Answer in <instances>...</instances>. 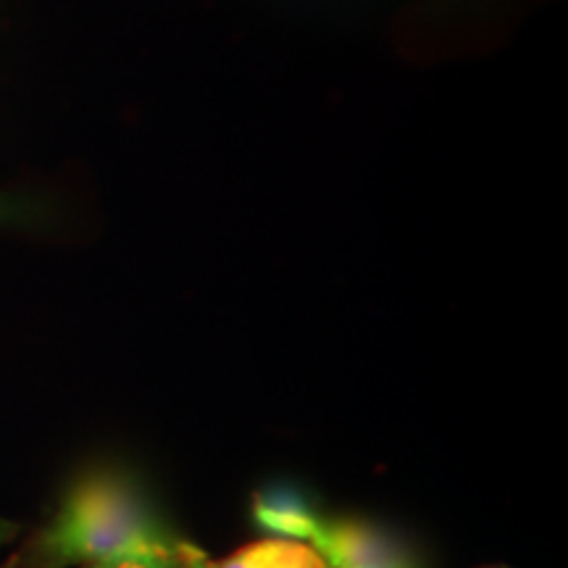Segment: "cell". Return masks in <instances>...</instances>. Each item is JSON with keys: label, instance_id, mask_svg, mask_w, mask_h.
Here are the masks:
<instances>
[{"label": "cell", "instance_id": "cell-1", "mask_svg": "<svg viewBox=\"0 0 568 568\" xmlns=\"http://www.w3.org/2000/svg\"><path fill=\"white\" fill-rule=\"evenodd\" d=\"M195 550L161 521L124 474L90 471L63 495L59 510L34 539L24 568L98 566L126 556H182Z\"/></svg>", "mask_w": 568, "mask_h": 568}, {"label": "cell", "instance_id": "cell-2", "mask_svg": "<svg viewBox=\"0 0 568 568\" xmlns=\"http://www.w3.org/2000/svg\"><path fill=\"white\" fill-rule=\"evenodd\" d=\"M311 542L329 568H358L374 560L408 558V550L389 531L353 518H322Z\"/></svg>", "mask_w": 568, "mask_h": 568}, {"label": "cell", "instance_id": "cell-3", "mask_svg": "<svg viewBox=\"0 0 568 568\" xmlns=\"http://www.w3.org/2000/svg\"><path fill=\"white\" fill-rule=\"evenodd\" d=\"M324 516L316 514L301 489L276 485L253 497V521L258 529L284 539H311Z\"/></svg>", "mask_w": 568, "mask_h": 568}, {"label": "cell", "instance_id": "cell-4", "mask_svg": "<svg viewBox=\"0 0 568 568\" xmlns=\"http://www.w3.org/2000/svg\"><path fill=\"white\" fill-rule=\"evenodd\" d=\"M211 568H329L314 548H305L301 539L272 537L247 545L222 564Z\"/></svg>", "mask_w": 568, "mask_h": 568}, {"label": "cell", "instance_id": "cell-5", "mask_svg": "<svg viewBox=\"0 0 568 568\" xmlns=\"http://www.w3.org/2000/svg\"><path fill=\"white\" fill-rule=\"evenodd\" d=\"M205 556L201 550L182 552V556H126L116 560H105V564L90 566V568H193L197 560Z\"/></svg>", "mask_w": 568, "mask_h": 568}, {"label": "cell", "instance_id": "cell-6", "mask_svg": "<svg viewBox=\"0 0 568 568\" xmlns=\"http://www.w3.org/2000/svg\"><path fill=\"white\" fill-rule=\"evenodd\" d=\"M17 535H19V524L11 521V518L0 516V548H3V545H9Z\"/></svg>", "mask_w": 568, "mask_h": 568}, {"label": "cell", "instance_id": "cell-7", "mask_svg": "<svg viewBox=\"0 0 568 568\" xmlns=\"http://www.w3.org/2000/svg\"><path fill=\"white\" fill-rule=\"evenodd\" d=\"M358 568H414V560L408 558H393V560H374V564L358 566Z\"/></svg>", "mask_w": 568, "mask_h": 568}, {"label": "cell", "instance_id": "cell-8", "mask_svg": "<svg viewBox=\"0 0 568 568\" xmlns=\"http://www.w3.org/2000/svg\"><path fill=\"white\" fill-rule=\"evenodd\" d=\"M193 568H211V564H209V560H205V558H203V560H197V564H195Z\"/></svg>", "mask_w": 568, "mask_h": 568}]
</instances>
